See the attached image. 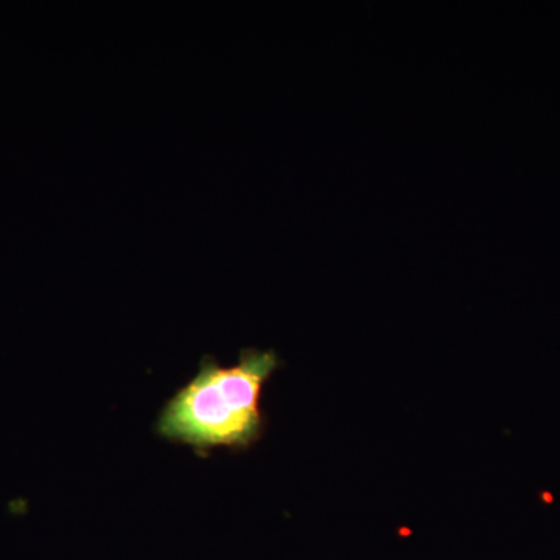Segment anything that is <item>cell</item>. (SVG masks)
<instances>
[{
  "label": "cell",
  "mask_w": 560,
  "mask_h": 560,
  "mask_svg": "<svg viewBox=\"0 0 560 560\" xmlns=\"http://www.w3.org/2000/svg\"><path fill=\"white\" fill-rule=\"evenodd\" d=\"M278 366L275 350H242L241 361L228 368L205 357L197 375L161 411L158 434L201 453L249 447L264 430L261 390Z\"/></svg>",
  "instance_id": "1"
}]
</instances>
